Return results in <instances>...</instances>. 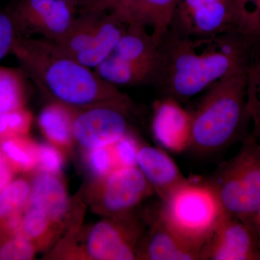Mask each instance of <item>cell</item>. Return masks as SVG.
<instances>
[{
	"label": "cell",
	"instance_id": "obj_1",
	"mask_svg": "<svg viewBox=\"0 0 260 260\" xmlns=\"http://www.w3.org/2000/svg\"><path fill=\"white\" fill-rule=\"evenodd\" d=\"M254 45L234 30L205 38L169 30L159 44L155 83L164 96L187 100L225 77L247 70Z\"/></svg>",
	"mask_w": 260,
	"mask_h": 260
},
{
	"label": "cell",
	"instance_id": "obj_2",
	"mask_svg": "<svg viewBox=\"0 0 260 260\" xmlns=\"http://www.w3.org/2000/svg\"><path fill=\"white\" fill-rule=\"evenodd\" d=\"M12 54L27 77L67 107L129 102L117 87L103 80L92 68L61 52L51 41L20 37Z\"/></svg>",
	"mask_w": 260,
	"mask_h": 260
},
{
	"label": "cell",
	"instance_id": "obj_3",
	"mask_svg": "<svg viewBox=\"0 0 260 260\" xmlns=\"http://www.w3.org/2000/svg\"><path fill=\"white\" fill-rule=\"evenodd\" d=\"M247 70L225 77L208 89L192 114L189 149L195 153L208 155L224 150L251 119Z\"/></svg>",
	"mask_w": 260,
	"mask_h": 260
},
{
	"label": "cell",
	"instance_id": "obj_4",
	"mask_svg": "<svg viewBox=\"0 0 260 260\" xmlns=\"http://www.w3.org/2000/svg\"><path fill=\"white\" fill-rule=\"evenodd\" d=\"M227 213L208 183L188 181L162 200L158 216L177 237L201 254Z\"/></svg>",
	"mask_w": 260,
	"mask_h": 260
},
{
	"label": "cell",
	"instance_id": "obj_5",
	"mask_svg": "<svg viewBox=\"0 0 260 260\" xmlns=\"http://www.w3.org/2000/svg\"><path fill=\"white\" fill-rule=\"evenodd\" d=\"M209 183L227 215L250 223L260 205V143L254 135L222 164Z\"/></svg>",
	"mask_w": 260,
	"mask_h": 260
},
{
	"label": "cell",
	"instance_id": "obj_6",
	"mask_svg": "<svg viewBox=\"0 0 260 260\" xmlns=\"http://www.w3.org/2000/svg\"><path fill=\"white\" fill-rule=\"evenodd\" d=\"M21 37L39 34L54 42L74 21L75 3L63 0H20L10 10Z\"/></svg>",
	"mask_w": 260,
	"mask_h": 260
},
{
	"label": "cell",
	"instance_id": "obj_7",
	"mask_svg": "<svg viewBox=\"0 0 260 260\" xmlns=\"http://www.w3.org/2000/svg\"><path fill=\"white\" fill-rule=\"evenodd\" d=\"M128 103L86 107L73 116V134L80 144L90 149L104 148L129 133Z\"/></svg>",
	"mask_w": 260,
	"mask_h": 260
},
{
	"label": "cell",
	"instance_id": "obj_8",
	"mask_svg": "<svg viewBox=\"0 0 260 260\" xmlns=\"http://www.w3.org/2000/svg\"><path fill=\"white\" fill-rule=\"evenodd\" d=\"M259 250L250 223L226 215L201 251L202 260H258Z\"/></svg>",
	"mask_w": 260,
	"mask_h": 260
},
{
	"label": "cell",
	"instance_id": "obj_9",
	"mask_svg": "<svg viewBox=\"0 0 260 260\" xmlns=\"http://www.w3.org/2000/svg\"><path fill=\"white\" fill-rule=\"evenodd\" d=\"M192 114L172 98L164 96L155 102L152 133L164 150L181 153L190 148Z\"/></svg>",
	"mask_w": 260,
	"mask_h": 260
},
{
	"label": "cell",
	"instance_id": "obj_10",
	"mask_svg": "<svg viewBox=\"0 0 260 260\" xmlns=\"http://www.w3.org/2000/svg\"><path fill=\"white\" fill-rule=\"evenodd\" d=\"M139 233V228L129 220L101 222L89 235V254L95 259H135V244Z\"/></svg>",
	"mask_w": 260,
	"mask_h": 260
},
{
	"label": "cell",
	"instance_id": "obj_11",
	"mask_svg": "<svg viewBox=\"0 0 260 260\" xmlns=\"http://www.w3.org/2000/svg\"><path fill=\"white\" fill-rule=\"evenodd\" d=\"M169 30L193 38L212 37L233 31L232 0H221L201 5L187 14L173 19Z\"/></svg>",
	"mask_w": 260,
	"mask_h": 260
},
{
	"label": "cell",
	"instance_id": "obj_12",
	"mask_svg": "<svg viewBox=\"0 0 260 260\" xmlns=\"http://www.w3.org/2000/svg\"><path fill=\"white\" fill-rule=\"evenodd\" d=\"M153 190L138 167L121 168L109 174L103 190V204L109 213L124 215Z\"/></svg>",
	"mask_w": 260,
	"mask_h": 260
},
{
	"label": "cell",
	"instance_id": "obj_13",
	"mask_svg": "<svg viewBox=\"0 0 260 260\" xmlns=\"http://www.w3.org/2000/svg\"><path fill=\"white\" fill-rule=\"evenodd\" d=\"M137 167L161 201L188 181L173 159L162 149L155 147H139Z\"/></svg>",
	"mask_w": 260,
	"mask_h": 260
},
{
	"label": "cell",
	"instance_id": "obj_14",
	"mask_svg": "<svg viewBox=\"0 0 260 260\" xmlns=\"http://www.w3.org/2000/svg\"><path fill=\"white\" fill-rule=\"evenodd\" d=\"M129 23L116 13H102L90 47L74 59L88 68H96L112 55Z\"/></svg>",
	"mask_w": 260,
	"mask_h": 260
},
{
	"label": "cell",
	"instance_id": "obj_15",
	"mask_svg": "<svg viewBox=\"0 0 260 260\" xmlns=\"http://www.w3.org/2000/svg\"><path fill=\"white\" fill-rule=\"evenodd\" d=\"M103 80L114 86H134L156 83L159 70L158 60L138 62L124 60L114 55L94 68Z\"/></svg>",
	"mask_w": 260,
	"mask_h": 260
},
{
	"label": "cell",
	"instance_id": "obj_16",
	"mask_svg": "<svg viewBox=\"0 0 260 260\" xmlns=\"http://www.w3.org/2000/svg\"><path fill=\"white\" fill-rule=\"evenodd\" d=\"M140 256L149 260H202L200 251L183 242L158 215Z\"/></svg>",
	"mask_w": 260,
	"mask_h": 260
},
{
	"label": "cell",
	"instance_id": "obj_17",
	"mask_svg": "<svg viewBox=\"0 0 260 260\" xmlns=\"http://www.w3.org/2000/svg\"><path fill=\"white\" fill-rule=\"evenodd\" d=\"M179 0H133L130 22L143 25L159 46L172 24Z\"/></svg>",
	"mask_w": 260,
	"mask_h": 260
},
{
	"label": "cell",
	"instance_id": "obj_18",
	"mask_svg": "<svg viewBox=\"0 0 260 260\" xmlns=\"http://www.w3.org/2000/svg\"><path fill=\"white\" fill-rule=\"evenodd\" d=\"M159 46L143 25L129 22L112 55L124 60L146 62L158 60Z\"/></svg>",
	"mask_w": 260,
	"mask_h": 260
},
{
	"label": "cell",
	"instance_id": "obj_19",
	"mask_svg": "<svg viewBox=\"0 0 260 260\" xmlns=\"http://www.w3.org/2000/svg\"><path fill=\"white\" fill-rule=\"evenodd\" d=\"M31 206L42 210L49 220H57L66 213L68 198L62 183L51 174L39 176L34 182Z\"/></svg>",
	"mask_w": 260,
	"mask_h": 260
},
{
	"label": "cell",
	"instance_id": "obj_20",
	"mask_svg": "<svg viewBox=\"0 0 260 260\" xmlns=\"http://www.w3.org/2000/svg\"><path fill=\"white\" fill-rule=\"evenodd\" d=\"M102 13L86 10L75 18L64 35L51 42L61 52L75 58L90 47Z\"/></svg>",
	"mask_w": 260,
	"mask_h": 260
},
{
	"label": "cell",
	"instance_id": "obj_21",
	"mask_svg": "<svg viewBox=\"0 0 260 260\" xmlns=\"http://www.w3.org/2000/svg\"><path fill=\"white\" fill-rule=\"evenodd\" d=\"M73 121V114L60 103L46 107L39 119V125L46 136L60 145L67 144L71 139Z\"/></svg>",
	"mask_w": 260,
	"mask_h": 260
},
{
	"label": "cell",
	"instance_id": "obj_22",
	"mask_svg": "<svg viewBox=\"0 0 260 260\" xmlns=\"http://www.w3.org/2000/svg\"><path fill=\"white\" fill-rule=\"evenodd\" d=\"M25 77L22 69L0 66V116L24 108Z\"/></svg>",
	"mask_w": 260,
	"mask_h": 260
},
{
	"label": "cell",
	"instance_id": "obj_23",
	"mask_svg": "<svg viewBox=\"0 0 260 260\" xmlns=\"http://www.w3.org/2000/svg\"><path fill=\"white\" fill-rule=\"evenodd\" d=\"M234 30L255 45L260 42V0H232Z\"/></svg>",
	"mask_w": 260,
	"mask_h": 260
},
{
	"label": "cell",
	"instance_id": "obj_24",
	"mask_svg": "<svg viewBox=\"0 0 260 260\" xmlns=\"http://www.w3.org/2000/svg\"><path fill=\"white\" fill-rule=\"evenodd\" d=\"M25 141L23 137L3 140L1 148L16 167L24 170L31 169L38 162L37 147Z\"/></svg>",
	"mask_w": 260,
	"mask_h": 260
},
{
	"label": "cell",
	"instance_id": "obj_25",
	"mask_svg": "<svg viewBox=\"0 0 260 260\" xmlns=\"http://www.w3.org/2000/svg\"><path fill=\"white\" fill-rule=\"evenodd\" d=\"M247 98L250 118L254 121V136L260 143V57L247 70Z\"/></svg>",
	"mask_w": 260,
	"mask_h": 260
},
{
	"label": "cell",
	"instance_id": "obj_26",
	"mask_svg": "<svg viewBox=\"0 0 260 260\" xmlns=\"http://www.w3.org/2000/svg\"><path fill=\"white\" fill-rule=\"evenodd\" d=\"M30 192L26 181L19 179L10 182L0 191V219L17 211L28 199Z\"/></svg>",
	"mask_w": 260,
	"mask_h": 260
},
{
	"label": "cell",
	"instance_id": "obj_27",
	"mask_svg": "<svg viewBox=\"0 0 260 260\" xmlns=\"http://www.w3.org/2000/svg\"><path fill=\"white\" fill-rule=\"evenodd\" d=\"M31 116L24 108L0 116V139L23 137L28 133Z\"/></svg>",
	"mask_w": 260,
	"mask_h": 260
},
{
	"label": "cell",
	"instance_id": "obj_28",
	"mask_svg": "<svg viewBox=\"0 0 260 260\" xmlns=\"http://www.w3.org/2000/svg\"><path fill=\"white\" fill-rule=\"evenodd\" d=\"M109 145L104 148L91 149L89 155L90 167L97 175L106 176L116 169H121L114 144L112 151L109 150Z\"/></svg>",
	"mask_w": 260,
	"mask_h": 260
},
{
	"label": "cell",
	"instance_id": "obj_29",
	"mask_svg": "<svg viewBox=\"0 0 260 260\" xmlns=\"http://www.w3.org/2000/svg\"><path fill=\"white\" fill-rule=\"evenodd\" d=\"M21 36L10 10H0V60L8 54H12L15 42Z\"/></svg>",
	"mask_w": 260,
	"mask_h": 260
},
{
	"label": "cell",
	"instance_id": "obj_30",
	"mask_svg": "<svg viewBox=\"0 0 260 260\" xmlns=\"http://www.w3.org/2000/svg\"><path fill=\"white\" fill-rule=\"evenodd\" d=\"M34 254V246L24 236L18 235L0 249V259L27 260Z\"/></svg>",
	"mask_w": 260,
	"mask_h": 260
},
{
	"label": "cell",
	"instance_id": "obj_31",
	"mask_svg": "<svg viewBox=\"0 0 260 260\" xmlns=\"http://www.w3.org/2000/svg\"><path fill=\"white\" fill-rule=\"evenodd\" d=\"M114 149L121 168L137 167L139 145L133 135L128 133L114 143Z\"/></svg>",
	"mask_w": 260,
	"mask_h": 260
},
{
	"label": "cell",
	"instance_id": "obj_32",
	"mask_svg": "<svg viewBox=\"0 0 260 260\" xmlns=\"http://www.w3.org/2000/svg\"><path fill=\"white\" fill-rule=\"evenodd\" d=\"M49 218L42 210L30 206L22 220V228L27 237H40L48 226Z\"/></svg>",
	"mask_w": 260,
	"mask_h": 260
},
{
	"label": "cell",
	"instance_id": "obj_33",
	"mask_svg": "<svg viewBox=\"0 0 260 260\" xmlns=\"http://www.w3.org/2000/svg\"><path fill=\"white\" fill-rule=\"evenodd\" d=\"M38 162L48 174H56L62 167V157L54 147L42 144L37 147Z\"/></svg>",
	"mask_w": 260,
	"mask_h": 260
},
{
	"label": "cell",
	"instance_id": "obj_34",
	"mask_svg": "<svg viewBox=\"0 0 260 260\" xmlns=\"http://www.w3.org/2000/svg\"><path fill=\"white\" fill-rule=\"evenodd\" d=\"M133 0H95L86 10L99 13H114L130 22V8Z\"/></svg>",
	"mask_w": 260,
	"mask_h": 260
},
{
	"label": "cell",
	"instance_id": "obj_35",
	"mask_svg": "<svg viewBox=\"0 0 260 260\" xmlns=\"http://www.w3.org/2000/svg\"><path fill=\"white\" fill-rule=\"evenodd\" d=\"M217 1H221V0H179L173 19L187 14L191 10H194L195 8H198L201 5Z\"/></svg>",
	"mask_w": 260,
	"mask_h": 260
},
{
	"label": "cell",
	"instance_id": "obj_36",
	"mask_svg": "<svg viewBox=\"0 0 260 260\" xmlns=\"http://www.w3.org/2000/svg\"><path fill=\"white\" fill-rule=\"evenodd\" d=\"M11 179V169L4 155L0 152V191L10 184Z\"/></svg>",
	"mask_w": 260,
	"mask_h": 260
},
{
	"label": "cell",
	"instance_id": "obj_37",
	"mask_svg": "<svg viewBox=\"0 0 260 260\" xmlns=\"http://www.w3.org/2000/svg\"><path fill=\"white\" fill-rule=\"evenodd\" d=\"M250 224L255 233L256 239H257L258 246L260 251V205L254 217L251 219Z\"/></svg>",
	"mask_w": 260,
	"mask_h": 260
},
{
	"label": "cell",
	"instance_id": "obj_38",
	"mask_svg": "<svg viewBox=\"0 0 260 260\" xmlns=\"http://www.w3.org/2000/svg\"><path fill=\"white\" fill-rule=\"evenodd\" d=\"M63 1L65 2H69V3H75V2L77 1H82V2H85V3L87 4V6H88V5H90L91 4V3H93L95 0H63Z\"/></svg>",
	"mask_w": 260,
	"mask_h": 260
},
{
	"label": "cell",
	"instance_id": "obj_39",
	"mask_svg": "<svg viewBox=\"0 0 260 260\" xmlns=\"http://www.w3.org/2000/svg\"><path fill=\"white\" fill-rule=\"evenodd\" d=\"M258 260H260V251H259V256H258Z\"/></svg>",
	"mask_w": 260,
	"mask_h": 260
}]
</instances>
